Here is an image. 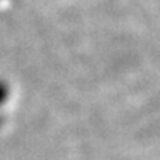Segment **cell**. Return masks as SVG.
<instances>
[{
  "instance_id": "6da1fadb",
  "label": "cell",
  "mask_w": 160,
  "mask_h": 160,
  "mask_svg": "<svg viewBox=\"0 0 160 160\" xmlns=\"http://www.w3.org/2000/svg\"><path fill=\"white\" fill-rule=\"evenodd\" d=\"M6 98V87L3 84H0V103H3Z\"/></svg>"
}]
</instances>
